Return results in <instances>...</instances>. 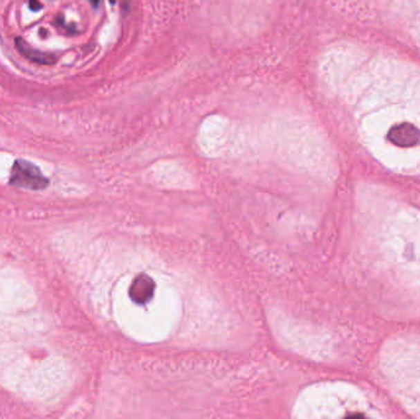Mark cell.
I'll use <instances>...</instances> for the list:
<instances>
[{"label": "cell", "instance_id": "obj_5", "mask_svg": "<svg viewBox=\"0 0 420 419\" xmlns=\"http://www.w3.org/2000/svg\"><path fill=\"white\" fill-rule=\"evenodd\" d=\"M91 3H93V6H98V3L101 1V0H90Z\"/></svg>", "mask_w": 420, "mask_h": 419}, {"label": "cell", "instance_id": "obj_4", "mask_svg": "<svg viewBox=\"0 0 420 419\" xmlns=\"http://www.w3.org/2000/svg\"><path fill=\"white\" fill-rule=\"evenodd\" d=\"M30 8H31V10L37 11L42 8V6L39 4L37 0H31V1H30Z\"/></svg>", "mask_w": 420, "mask_h": 419}, {"label": "cell", "instance_id": "obj_2", "mask_svg": "<svg viewBox=\"0 0 420 419\" xmlns=\"http://www.w3.org/2000/svg\"><path fill=\"white\" fill-rule=\"evenodd\" d=\"M155 282L147 274H139L131 282L129 296L137 304H147L154 296Z\"/></svg>", "mask_w": 420, "mask_h": 419}, {"label": "cell", "instance_id": "obj_1", "mask_svg": "<svg viewBox=\"0 0 420 419\" xmlns=\"http://www.w3.org/2000/svg\"><path fill=\"white\" fill-rule=\"evenodd\" d=\"M9 184L25 190H41L47 188L49 180L39 166L28 160L19 159L11 168Z\"/></svg>", "mask_w": 420, "mask_h": 419}, {"label": "cell", "instance_id": "obj_3", "mask_svg": "<svg viewBox=\"0 0 420 419\" xmlns=\"http://www.w3.org/2000/svg\"><path fill=\"white\" fill-rule=\"evenodd\" d=\"M17 46L22 55H25L31 62H36L39 64H52V63H55V58L53 55L33 48L30 44H26L21 38H17Z\"/></svg>", "mask_w": 420, "mask_h": 419}]
</instances>
